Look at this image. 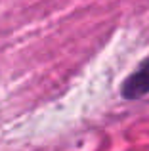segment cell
<instances>
[{"label":"cell","mask_w":149,"mask_h":151,"mask_svg":"<svg viewBox=\"0 0 149 151\" xmlns=\"http://www.w3.org/2000/svg\"><path fill=\"white\" fill-rule=\"evenodd\" d=\"M149 94V58H145L136 71L128 75L122 84V96L126 100H138Z\"/></svg>","instance_id":"cell-1"}]
</instances>
